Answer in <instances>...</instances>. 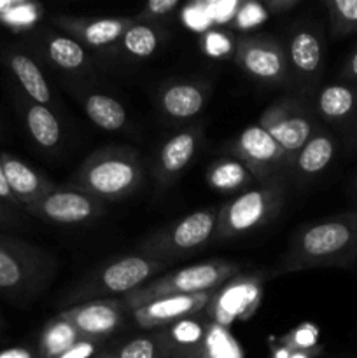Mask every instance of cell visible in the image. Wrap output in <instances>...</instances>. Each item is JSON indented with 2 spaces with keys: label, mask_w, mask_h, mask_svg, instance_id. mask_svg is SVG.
Returning <instances> with one entry per match:
<instances>
[{
  "label": "cell",
  "mask_w": 357,
  "mask_h": 358,
  "mask_svg": "<svg viewBox=\"0 0 357 358\" xmlns=\"http://www.w3.org/2000/svg\"><path fill=\"white\" fill-rule=\"evenodd\" d=\"M279 345L286 346L289 350H312L318 345V329L310 322L298 325L296 329L287 332L286 336L279 339Z\"/></svg>",
  "instance_id": "34"
},
{
  "label": "cell",
  "mask_w": 357,
  "mask_h": 358,
  "mask_svg": "<svg viewBox=\"0 0 357 358\" xmlns=\"http://www.w3.org/2000/svg\"><path fill=\"white\" fill-rule=\"evenodd\" d=\"M343 76L350 80H356L357 83V48L354 49V52L350 55V58L346 59L345 69H343Z\"/></svg>",
  "instance_id": "42"
},
{
  "label": "cell",
  "mask_w": 357,
  "mask_h": 358,
  "mask_svg": "<svg viewBox=\"0 0 357 358\" xmlns=\"http://www.w3.org/2000/svg\"><path fill=\"white\" fill-rule=\"evenodd\" d=\"M300 0H266L265 9L272 14H286L287 10L294 9Z\"/></svg>",
  "instance_id": "41"
},
{
  "label": "cell",
  "mask_w": 357,
  "mask_h": 358,
  "mask_svg": "<svg viewBox=\"0 0 357 358\" xmlns=\"http://www.w3.org/2000/svg\"><path fill=\"white\" fill-rule=\"evenodd\" d=\"M125 301L94 299L59 311V317L76 327L84 341L100 343L125 324Z\"/></svg>",
  "instance_id": "13"
},
{
  "label": "cell",
  "mask_w": 357,
  "mask_h": 358,
  "mask_svg": "<svg viewBox=\"0 0 357 358\" xmlns=\"http://www.w3.org/2000/svg\"><path fill=\"white\" fill-rule=\"evenodd\" d=\"M2 59L9 73L14 77L18 86L23 91L24 98H28L34 103L46 105V107L51 108L55 107V94H52L48 79H46L44 70L35 62L34 56L21 51V49L7 48L2 52Z\"/></svg>",
  "instance_id": "19"
},
{
  "label": "cell",
  "mask_w": 357,
  "mask_h": 358,
  "mask_svg": "<svg viewBox=\"0 0 357 358\" xmlns=\"http://www.w3.org/2000/svg\"><path fill=\"white\" fill-rule=\"evenodd\" d=\"M210 96V84L202 80H174L164 84L158 94V105L164 117L189 121L205 108Z\"/></svg>",
  "instance_id": "18"
},
{
  "label": "cell",
  "mask_w": 357,
  "mask_h": 358,
  "mask_svg": "<svg viewBox=\"0 0 357 358\" xmlns=\"http://www.w3.org/2000/svg\"><path fill=\"white\" fill-rule=\"evenodd\" d=\"M0 203H4V205L10 206V208H14V210H20V212H23V208H21V205L18 203V199L14 198V194L10 192L9 184H7L6 170H4V163H2V156H0Z\"/></svg>",
  "instance_id": "40"
},
{
  "label": "cell",
  "mask_w": 357,
  "mask_h": 358,
  "mask_svg": "<svg viewBox=\"0 0 357 358\" xmlns=\"http://www.w3.org/2000/svg\"><path fill=\"white\" fill-rule=\"evenodd\" d=\"M230 150L234 159L245 164L258 184L286 177L293 166V157L259 124L247 126L237 138L231 140Z\"/></svg>",
  "instance_id": "8"
},
{
  "label": "cell",
  "mask_w": 357,
  "mask_h": 358,
  "mask_svg": "<svg viewBox=\"0 0 357 358\" xmlns=\"http://www.w3.org/2000/svg\"><path fill=\"white\" fill-rule=\"evenodd\" d=\"M202 142L203 128L200 124L178 129L170 138L164 140V143L158 150L156 163H154V178H156L158 187L167 189L175 184V180L195 159Z\"/></svg>",
  "instance_id": "14"
},
{
  "label": "cell",
  "mask_w": 357,
  "mask_h": 358,
  "mask_svg": "<svg viewBox=\"0 0 357 358\" xmlns=\"http://www.w3.org/2000/svg\"><path fill=\"white\" fill-rule=\"evenodd\" d=\"M168 264L170 262L142 254L115 259L86 276L65 299L66 308L94 299H111L112 296H128L149 283L158 273L164 271Z\"/></svg>",
  "instance_id": "5"
},
{
  "label": "cell",
  "mask_w": 357,
  "mask_h": 358,
  "mask_svg": "<svg viewBox=\"0 0 357 358\" xmlns=\"http://www.w3.org/2000/svg\"><path fill=\"white\" fill-rule=\"evenodd\" d=\"M42 16V7L31 2H0V23L10 30H30Z\"/></svg>",
  "instance_id": "31"
},
{
  "label": "cell",
  "mask_w": 357,
  "mask_h": 358,
  "mask_svg": "<svg viewBox=\"0 0 357 358\" xmlns=\"http://www.w3.org/2000/svg\"><path fill=\"white\" fill-rule=\"evenodd\" d=\"M0 358H38L28 348H7L0 352Z\"/></svg>",
  "instance_id": "43"
},
{
  "label": "cell",
  "mask_w": 357,
  "mask_h": 358,
  "mask_svg": "<svg viewBox=\"0 0 357 358\" xmlns=\"http://www.w3.org/2000/svg\"><path fill=\"white\" fill-rule=\"evenodd\" d=\"M98 345L100 343L84 341L83 339V341H79L76 346H72V348L66 350L65 353H62V355L56 358H91L98 353Z\"/></svg>",
  "instance_id": "39"
},
{
  "label": "cell",
  "mask_w": 357,
  "mask_h": 358,
  "mask_svg": "<svg viewBox=\"0 0 357 358\" xmlns=\"http://www.w3.org/2000/svg\"><path fill=\"white\" fill-rule=\"evenodd\" d=\"M24 215H27L24 212H20V210H14L10 208V206L0 203V231L23 227Z\"/></svg>",
  "instance_id": "37"
},
{
  "label": "cell",
  "mask_w": 357,
  "mask_h": 358,
  "mask_svg": "<svg viewBox=\"0 0 357 358\" xmlns=\"http://www.w3.org/2000/svg\"><path fill=\"white\" fill-rule=\"evenodd\" d=\"M178 7L177 0H150L144 6L142 13L139 14V21L154 20V17H163L174 13Z\"/></svg>",
  "instance_id": "35"
},
{
  "label": "cell",
  "mask_w": 357,
  "mask_h": 358,
  "mask_svg": "<svg viewBox=\"0 0 357 358\" xmlns=\"http://www.w3.org/2000/svg\"><path fill=\"white\" fill-rule=\"evenodd\" d=\"M315 107L326 121L342 122L357 110V91L346 84H329L318 91Z\"/></svg>",
  "instance_id": "26"
},
{
  "label": "cell",
  "mask_w": 357,
  "mask_h": 358,
  "mask_svg": "<svg viewBox=\"0 0 357 358\" xmlns=\"http://www.w3.org/2000/svg\"><path fill=\"white\" fill-rule=\"evenodd\" d=\"M20 110L31 142L46 152L58 150L63 142V128L55 108L21 98Z\"/></svg>",
  "instance_id": "22"
},
{
  "label": "cell",
  "mask_w": 357,
  "mask_h": 358,
  "mask_svg": "<svg viewBox=\"0 0 357 358\" xmlns=\"http://www.w3.org/2000/svg\"><path fill=\"white\" fill-rule=\"evenodd\" d=\"M217 217L219 208L196 210L146 238L140 243V252L142 255L163 262L195 254L216 238Z\"/></svg>",
  "instance_id": "7"
},
{
  "label": "cell",
  "mask_w": 357,
  "mask_h": 358,
  "mask_svg": "<svg viewBox=\"0 0 357 358\" xmlns=\"http://www.w3.org/2000/svg\"><path fill=\"white\" fill-rule=\"evenodd\" d=\"M203 358H241V350L226 327H220L212 322L206 334Z\"/></svg>",
  "instance_id": "33"
},
{
  "label": "cell",
  "mask_w": 357,
  "mask_h": 358,
  "mask_svg": "<svg viewBox=\"0 0 357 358\" xmlns=\"http://www.w3.org/2000/svg\"><path fill=\"white\" fill-rule=\"evenodd\" d=\"M286 192V177L259 182L247 191L240 192L237 198L219 208L216 229L217 240H233L266 226L282 210Z\"/></svg>",
  "instance_id": "4"
},
{
  "label": "cell",
  "mask_w": 357,
  "mask_h": 358,
  "mask_svg": "<svg viewBox=\"0 0 357 358\" xmlns=\"http://www.w3.org/2000/svg\"><path fill=\"white\" fill-rule=\"evenodd\" d=\"M322 345L312 350H289L282 345H276L273 350L272 358H317L322 353Z\"/></svg>",
  "instance_id": "38"
},
{
  "label": "cell",
  "mask_w": 357,
  "mask_h": 358,
  "mask_svg": "<svg viewBox=\"0 0 357 358\" xmlns=\"http://www.w3.org/2000/svg\"><path fill=\"white\" fill-rule=\"evenodd\" d=\"M94 358H170L158 331L136 336L115 348L98 352Z\"/></svg>",
  "instance_id": "30"
},
{
  "label": "cell",
  "mask_w": 357,
  "mask_h": 358,
  "mask_svg": "<svg viewBox=\"0 0 357 358\" xmlns=\"http://www.w3.org/2000/svg\"><path fill=\"white\" fill-rule=\"evenodd\" d=\"M336 154V140L326 131H315L314 136L304 143L303 149L294 156L290 170L300 180H310L318 177L331 164Z\"/></svg>",
  "instance_id": "24"
},
{
  "label": "cell",
  "mask_w": 357,
  "mask_h": 358,
  "mask_svg": "<svg viewBox=\"0 0 357 358\" xmlns=\"http://www.w3.org/2000/svg\"><path fill=\"white\" fill-rule=\"evenodd\" d=\"M0 156H2L7 184H9L10 192L18 199L23 212L27 206L37 203L38 199L44 198L49 191L55 189V184L48 177H44L41 171L31 168L30 164L24 163L14 154L0 152Z\"/></svg>",
  "instance_id": "21"
},
{
  "label": "cell",
  "mask_w": 357,
  "mask_h": 358,
  "mask_svg": "<svg viewBox=\"0 0 357 358\" xmlns=\"http://www.w3.org/2000/svg\"><path fill=\"white\" fill-rule=\"evenodd\" d=\"M240 266L231 261H206L189 268L177 269L168 275L150 280L135 292L122 297L128 310H136L150 301L174 296H195V294L216 292L217 289L238 275Z\"/></svg>",
  "instance_id": "6"
},
{
  "label": "cell",
  "mask_w": 357,
  "mask_h": 358,
  "mask_svg": "<svg viewBox=\"0 0 357 358\" xmlns=\"http://www.w3.org/2000/svg\"><path fill=\"white\" fill-rule=\"evenodd\" d=\"M262 299V278L259 275L234 276L214 292L206 315L214 324L230 327L234 322L252 317Z\"/></svg>",
  "instance_id": "12"
},
{
  "label": "cell",
  "mask_w": 357,
  "mask_h": 358,
  "mask_svg": "<svg viewBox=\"0 0 357 358\" xmlns=\"http://www.w3.org/2000/svg\"><path fill=\"white\" fill-rule=\"evenodd\" d=\"M326 9L331 21V31L335 37L357 31V0H328Z\"/></svg>",
  "instance_id": "32"
},
{
  "label": "cell",
  "mask_w": 357,
  "mask_h": 358,
  "mask_svg": "<svg viewBox=\"0 0 357 358\" xmlns=\"http://www.w3.org/2000/svg\"><path fill=\"white\" fill-rule=\"evenodd\" d=\"M56 273L58 261L48 248L0 233V296L13 303H28Z\"/></svg>",
  "instance_id": "3"
},
{
  "label": "cell",
  "mask_w": 357,
  "mask_h": 358,
  "mask_svg": "<svg viewBox=\"0 0 357 358\" xmlns=\"http://www.w3.org/2000/svg\"><path fill=\"white\" fill-rule=\"evenodd\" d=\"M79 341H83V338L76 331V327L69 324L65 318L56 315L52 320L48 322V325L42 331L37 355L38 358H56L65 353L66 350L72 348V346H76Z\"/></svg>",
  "instance_id": "29"
},
{
  "label": "cell",
  "mask_w": 357,
  "mask_h": 358,
  "mask_svg": "<svg viewBox=\"0 0 357 358\" xmlns=\"http://www.w3.org/2000/svg\"><path fill=\"white\" fill-rule=\"evenodd\" d=\"M287 63L301 83L317 79L324 66V38L310 24H298L287 37Z\"/></svg>",
  "instance_id": "17"
},
{
  "label": "cell",
  "mask_w": 357,
  "mask_h": 358,
  "mask_svg": "<svg viewBox=\"0 0 357 358\" xmlns=\"http://www.w3.org/2000/svg\"><path fill=\"white\" fill-rule=\"evenodd\" d=\"M163 31L153 23L133 21L128 30L119 38L118 48L133 59H147L160 49Z\"/></svg>",
  "instance_id": "28"
},
{
  "label": "cell",
  "mask_w": 357,
  "mask_h": 358,
  "mask_svg": "<svg viewBox=\"0 0 357 358\" xmlns=\"http://www.w3.org/2000/svg\"><path fill=\"white\" fill-rule=\"evenodd\" d=\"M0 329H2V318H0Z\"/></svg>",
  "instance_id": "44"
},
{
  "label": "cell",
  "mask_w": 357,
  "mask_h": 358,
  "mask_svg": "<svg viewBox=\"0 0 357 358\" xmlns=\"http://www.w3.org/2000/svg\"><path fill=\"white\" fill-rule=\"evenodd\" d=\"M258 124L266 129L293 159L317 131L310 108L300 98L293 96H282L273 101L262 112Z\"/></svg>",
  "instance_id": "9"
},
{
  "label": "cell",
  "mask_w": 357,
  "mask_h": 358,
  "mask_svg": "<svg viewBox=\"0 0 357 358\" xmlns=\"http://www.w3.org/2000/svg\"><path fill=\"white\" fill-rule=\"evenodd\" d=\"M230 41L223 34H206L203 37V49L206 55L214 56V58H223L230 51Z\"/></svg>",
  "instance_id": "36"
},
{
  "label": "cell",
  "mask_w": 357,
  "mask_h": 358,
  "mask_svg": "<svg viewBox=\"0 0 357 358\" xmlns=\"http://www.w3.org/2000/svg\"><path fill=\"white\" fill-rule=\"evenodd\" d=\"M234 59L247 76L268 86H282L289 77L284 45L270 35H245L234 44Z\"/></svg>",
  "instance_id": "11"
},
{
  "label": "cell",
  "mask_w": 357,
  "mask_h": 358,
  "mask_svg": "<svg viewBox=\"0 0 357 358\" xmlns=\"http://www.w3.org/2000/svg\"><path fill=\"white\" fill-rule=\"evenodd\" d=\"M214 292L195 294V296H174L163 297V299L150 301L144 306L133 310V318L140 329L147 331H158L168 325H174L184 318L198 315L205 311L212 299Z\"/></svg>",
  "instance_id": "15"
},
{
  "label": "cell",
  "mask_w": 357,
  "mask_h": 358,
  "mask_svg": "<svg viewBox=\"0 0 357 358\" xmlns=\"http://www.w3.org/2000/svg\"><path fill=\"white\" fill-rule=\"evenodd\" d=\"M210 324L212 320L209 315L205 318L202 317V313H198L177 324L160 329L158 334L170 358H203V348H205Z\"/></svg>",
  "instance_id": "20"
},
{
  "label": "cell",
  "mask_w": 357,
  "mask_h": 358,
  "mask_svg": "<svg viewBox=\"0 0 357 358\" xmlns=\"http://www.w3.org/2000/svg\"><path fill=\"white\" fill-rule=\"evenodd\" d=\"M142 180V159L135 149L105 145L91 152L66 184L108 203L132 196Z\"/></svg>",
  "instance_id": "2"
},
{
  "label": "cell",
  "mask_w": 357,
  "mask_h": 358,
  "mask_svg": "<svg viewBox=\"0 0 357 358\" xmlns=\"http://www.w3.org/2000/svg\"><path fill=\"white\" fill-rule=\"evenodd\" d=\"M105 208L107 203L65 184L55 185L44 198L27 206L24 213L56 226H84L104 215Z\"/></svg>",
  "instance_id": "10"
},
{
  "label": "cell",
  "mask_w": 357,
  "mask_h": 358,
  "mask_svg": "<svg viewBox=\"0 0 357 358\" xmlns=\"http://www.w3.org/2000/svg\"><path fill=\"white\" fill-rule=\"evenodd\" d=\"M356 255L357 213H345L301 227L290 240L282 271L345 266Z\"/></svg>",
  "instance_id": "1"
},
{
  "label": "cell",
  "mask_w": 357,
  "mask_h": 358,
  "mask_svg": "<svg viewBox=\"0 0 357 358\" xmlns=\"http://www.w3.org/2000/svg\"><path fill=\"white\" fill-rule=\"evenodd\" d=\"M205 178L210 187L219 192H244L254 184H258L251 171L245 168V164L234 157H224V159L210 164Z\"/></svg>",
  "instance_id": "27"
},
{
  "label": "cell",
  "mask_w": 357,
  "mask_h": 358,
  "mask_svg": "<svg viewBox=\"0 0 357 358\" xmlns=\"http://www.w3.org/2000/svg\"><path fill=\"white\" fill-rule=\"evenodd\" d=\"M79 101L83 103L84 114L97 128L104 131H121L128 126V114L122 107L121 101L114 96L98 91H83L76 93Z\"/></svg>",
  "instance_id": "25"
},
{
  "label": "cell",
  "mask_w": 357,
  "mask_h": 358,
  "mask_svg": "<svg viewBox=\"0 0 357 358\" xmlns=\"http://www.w3.org/2000/svg\"><path fill=\"white\" fill-rule=\"evenodd\" d=\"M37 44L44 58L62 72L80 76L90 70V56L86 48L69 35L48 30L37 38Z\"/></svg>",
  "instance_id": "23"
},
{
  "label": "cell",
  "mask_w": 357,
  "mask_h": 358,
  "mask_svg": "<svg viewBox=\"0 0 357 358\" xmlns=\"http://www.w3.org/2000/svg\"><path fill=\"white\" fill-rule=\"evenodd\" d=\"M135 20L130 17H77L59 16L55 17L56 28L69 37L76 38L80 45L90 49H108L118 45L130 24Z\"/></svg>",
  "instance_id": "16"
}]
</instances>
